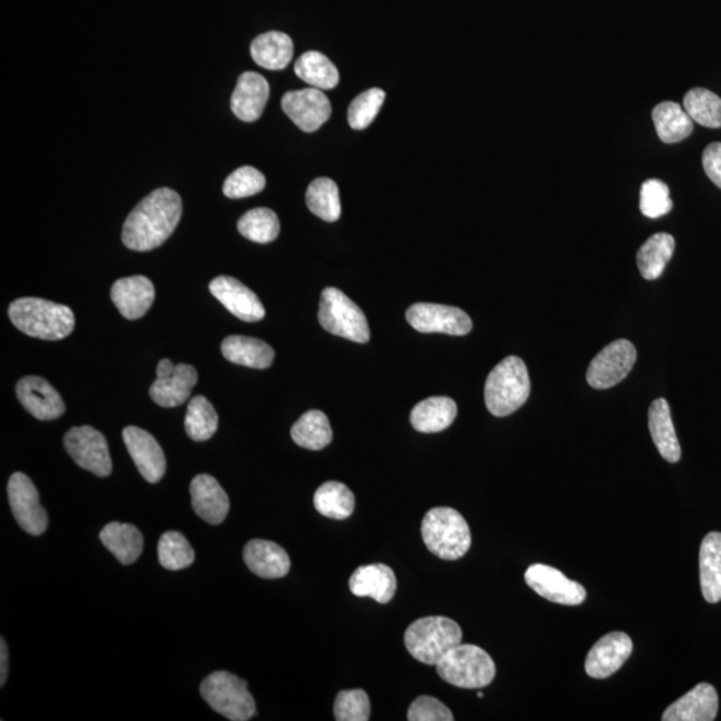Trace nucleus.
Here are the masks:
<instances>
[{"instance_id": "obj_44", "label": "nucleus", "mask_w": 721, "mask_h": 721, "mask_svg": "<svg viewBox=\"0 0 721 721\" xmlns=\"http://www.w3.org/2000/svg\"><path fill=\"white\" fill-rule=\"evenodd\" d=\"M673 208L670 187L660 180H648L643 183L640 191V210L648 218L663 217Z\"/></svg>"}, {"instance_id": "obj_30", "label": "nucleus", "mask_w": 721, "mask_h": 721, "mask_svg": "<svg viewBox=\"0 0 721 721\" xmlns=\"http://www.w3.org/2000/svg\"><path fill=\"white\" fill-rule=\"evenodd\" d=\"M250 54L254 62L266 70H283L292 62L293 40L289 35L270 32L253 40Z\"/></svg>"}, {"instance_id": "obj_41", "label": "nucleus", "mask_w": 721, "mask_h": 721, "mask_svg": "<svg viewBox=\"0 0 721 721\" xmlns=\"http://www.w3.org/2000/svg\"><path fill=\"white\" fill-rule=\"evenodd\" d=\"M158 559L164 570L181 571L194 563L195 553L180 531H167L158 542Z\"/></svg>"}, {"instance_id": "obj_15", "label": "nucleus", "mask_w": 721, "mask_h": 721, "mask_svg": "<svg viewBox=\"0 0 721 721\" xmlns=\"http://www.w3.org/2000/svg\"><path fill=\"white\" fill-rule=\"evenodd\" d=\"M282 110L305 133L317 132L332 114L330 100L318 88L288 91L281 100Z\"/></svg>"}, {"instance_id": "obj_5", "label": "nucleus", "mask_w": 721, "mask_h": 721, "mask_svg": "<svg viewBox=\"0 0 721 721\" xmlns=\"http://www.w3.org/2000/svg\"><path fill=\"white\" fill-rule=\"evenodd\" d=\"M463 640V631L452 619L429 616L418 619L405 632V647L413 658L427 665H437Z\"/></svg>"}, {"instance_id": "obj_38", "label": "nucleus", "mask_w": 721, "mask_h": 721, "mask_svg": "<svg viewBox=\"0 0 721 721\" xmlns=\"http://www.w3.org/2000/svg\"><path fill=\"white\" fill-rule=\"evenodd\" d=\"M684 110L695 123L709 129L721 127V98L707 88H693L685 94Z\"/></svg>"}, {"instance_id": "obj_13", "label": "nucleus", "mask_w": 721, "mask_h": 721, "mask_svg": "<svg viewBox=\"0 0 721 721\" xmlns=\"http://www.w3.org/2000/svg\"><path fill=\"white\" fill-rule=\"evenodd\" d=\"M406 319L419 333L466 335L472 330L471 317L454 306L415 304L407 309Z\"/></svg>"}, {"instance_id": "obj_43", "label": "nucleus", "mask_w": 721, "mask_h": 721, "mask_svg": "<svg viewBox=\"0 0 721 721\" xmlns=\"http://www.w3.org/2000/svg\"><path fill=\"white\" fill-rule=\"evenodd\" d=\"M266 186L265 175L252 167L236 169L223 183V194L228 198L240 199L261 193Z\"/></svg>"}, {"instance_id": "obj_36", "label": "nucleus", "mask_w": 721, "mask_h": 721, "mask_svg": "<svg viewBox=\"0 0 721 721\" xmlns=\"http://www.w3.org/2000/svg\"><path fill=\"white\" fill-rule=\"evenodd\" d=\"M315 506L322 516L333 520H346L352 516L356 498L345 484L328 481L317 489Z\"/></svg>"}, {"instance_id": "obj_47", "label": "nucleus", "mask_w": 721, "mask_h": 721, "mask_svg": "<svg viewBox=\"0 0 721 721\" xmlns=\"http://www.w3.org/2000/svg\"><path fill=\"white\" fill-rule=\"evenodd\" d=\"M702 169H705L708 179L714 185L721 188V144L713 142V144L706 147L702 152Z\"/></svg>"}, {"instance_id": "obj_33", "label": "nucleus", "mask_w": 721, "mask_h": 721, "mask_svg": "<svg viewBox=\"0 0 721 721\" xmlns=\"http://www.w3.org/2000/svg\"><path fill=\"white\" fill-rule=\"evenodd\" d=\"M675 252V239L668 233H658L646 241L637 252L638 270L646 280L652 281L664 273L665 266Z\"/></svg>"}, {"instance_id": "obj_35", "label": "nucleus", "mask_w": 721, "mask_h": 721, "mask_svg": "<svg viewBox=\"0 0 721 721\" xmlns=\"http://www.w3.org/2000/svg\"><path fill=\"white\" fill-rule=\"evenodd\" d=\"M292 439L301 448L321 451L333 440L330 423L321 411H309L292 428Z\"/></svg>"}, {"instance_id": "obj_42", "label": "nucleus", "mask_w": 721, "mask_h": 721, "mask_svg": "<svg viewBox=\"0 0 721 721\" xmlns=\"http://www.w3.org/2000/svg\"><path fill=\"white\" fill-rule=\"evenodd\" d=\"M386 91L381 88H370L353 100L347 109V121L354 130H364L374 123L378 112H380Z\"/></svg>"}, {"instance_id": "obj_29", "label": "nucleus", "mask_w": 721, "mask_h": 721, "mask_svg": "<svg viewBox=\"0 0 721 721\" xmlns=\"http://www.w3.org/2000/svg\"><path fill=\"white\" fill-rule=\"evenodd\" d=\"M457 405L449 398H430L413 407L411 423L421 433H439L454 423Z\"/></svg>"}, {"instance_id": "obj_22", "label": "nucleus", "mask_w": 721, "mask_h": 721, "mask_svg": "<svg viewBox=\"0 0 721 721\" xmlns=\"http://www.w3.org/2000/svg\"><path fill=\"white\" fill-rule=\"evenodd\" d=\"M270 96L268 81L261 74L247 71L240 76L232 97V110L239 120L256 122L261 118Z\"/></svg>"}, {"instance_id": "obj_10", "label": "nucleus", "mask_w": 721, "mask_h": 721, "mask_svg": "<svg viewBox=\"0 0 721 721\" xmlns=\"http://www.w3.org/2000/svg\"><path fill=\"white\" fill-rule=\"evenodd\" d=\"M636 347L628 340H616L602 349L590 363L587 381L599 390L610 389L622 382L634 369Z\"/></svg>"}, {"instance_id": "obj_23", "label": "nucleus", "mask_w": 721, "mask_h": 721, "mask_svg": "<svg viewBox=\"0 0 721 721\" xmlns=\"http://www.w3.org/2000/svg\"><path fill=\"white\" fill-rule=\"evenodd\" d=\"M191 493L192 504L197 516L211 525L223 523L230 510V501L215 477L209 475L194 477Z\"/></svg>"}, {"instance_id": "obj_48", "label": "nucleus", "mask_w": 721, "mask_h": 721, "mask_svg": "<svg viewBox=\"0 0 721 721\" xmlns=\"http://www.w3.org/2000/svg\"><path fill=\"white\" fill-rule=\"evenodd\" d=\"M0 641V687H4L9 673V649L3 637Z\"/></svg>"}, {"instance_id": "obj_17", "label": "nucleus", "mask_w": 721, "mask_h": 721, "mask_svg": "<svg viewBox=\"0 0 721 721\" xmlns=\"http://www.w3.org/2000/svg\"><path fill=\"white\" fill-rule=\"evenodd\" d=\"M634 649L631 637L624 632H612L595 644L585 660V672L594 679H607L616 673Z\"/></svg>"}, {"instance_id": "obj_24", "label": "nucleus", "mask_w": 721, "mask_h": 721, "mask_svg": "<svg viewBox=\"0 0 721 721\" xmlns=\"http://www.w3.org/2000/svg\"><path fill=\"white\" fill-rule=\"evenodd\" d=\"M349 588L354 596L370 597L380 604H388L398 589V578L386 564L364 565L353 573Z\"/></svg>"}, {"instance_id": "obj_27", "label": "nucleus", "mask_w": 721, "mask_h": 721, "mask_svg": "<svg viewBox=\"0 0 721 721\" xmlns=\"http://www.w3.org/2000/svg\"><path fill=\"white\" fill-rule=\"evenodd\" d=\"M649 431L652 440L658 448L661 457L668 463H677L682 457V448H680L675 427H673L670 405L667 400H655L649 407Z\"/></svg>"}, {"instance_id": "obj_4", "label": "nucleus", "mask_w": 721, "mask_h": 721, "mask_svg": "<svg viewBox=\"0 0 721 721\" xmlns=\"http://www.w3.org/2000/svg\"><path fill=\"white\" fill-rule=\"evenodd\" d=\"M425 546L442 560H459L469 551L472 536L468 523L452 508H433L423 520Z\"/></svg>"}, {"instance_id": "obj_7", "label": "nucleus", "mask_w": 721, "mask_h": 721, "mask_svg": "<svg viewBox=\"0 0 721 721\" xmlns=\"http://www.w3.org/2000/svg\"><path fill=\"white\" fill-rule=\"evenodd\" d=\"M200 695L216 712L229 720L247 721L256 714V701L247 683L233 673H211L200 684Z\"/></svg>"}, {"instance_id": "obj_31", "label": "nucleus", "mask_w": 721, "mask_h": 721, "mask_svg": "<svg viewBox=\"0 0 721 721\" xmlns=\"http://www.w3.org/2000/svg\"><path fill=\"white\" fill-rule=\"evenodd\" d=\"M700 584L702 597L711 604L721 601V534L711 531L700 547Z\"/></svg>"}, {"instance_id": "obj_19", "label": "nucleus", "mask_w": 721, "mask_h": 721, "mask_svg": "<svg viewBox=\"0 0 721 721\" xmlns=\"http://www.w3.org/2000/svg\"><path fill=\"white\" fill-rule=\"evenodd\" d=\"M16 395L29 415L40 421L57 419L66 411L61 394L42 377L22 378L16 386Z\"/></svg>"}, {"instance_id": "obj_46", "label": "nucleus", "mask_w": 721, "mask_h": 721, "mask_svg": "<svg viewBox=\"0 0 721 721\" xmlns=\"http://www.w3.org/2000/svg\"><path fill=\"white\" fill-rule=\"evenodd\" d=\"M410 721H453L454 717L444 702L436 697L419 696L412 702L407 711Z\"/></svg>"}, {"instance_id": "obj_14", "label": "nucleus", "mask_w": 721, "mask_h": 721, "mask_svg": "<svg viewBox=\"0 0 721 721\" xmlns=\"http://www.w3.org/2000/svg\"><path fill=\"white\" fill-rule=\"evenodd\" d=\"M525 582L537 595L555 604L576 607L587 599V590L582 584L570 581L563 572L553 566L530 565L525 572Z\"/></svg>"}, {"instance_id": "obj_1", "label": "nucleus", "mask_w": 721, "mask_h": 721, "mask_svg": "<svg viewBox=\"0 0 721 721\" xmlns=\"http://www.w3.org/2000/svg\"><path fill=\"white\" fill-rule=\"evenodd\" d=\"M181 217L180 194L168 187L157 188L130 212L123 224V244L135 252L156 249L174 233Z\"/></svg>"}, {"instance_id": "obj_26", "label": "nucleus", "mask_w": 721, "mask_h": 721, "mask_svg": "<svg viewBox=\"0 0 721 721\" xmlns=\"http://www.w3.org/2000/svg\"><path fill=\"white\" fill-rule=\"evenodd\" d=\"M223 357L235 365L253 369H268L273 364V347L262 340L245 335H230L222 342Z\"/></svg>"}, {"instance_id": "obj_16", "label": "nucleus", "mask_w": 721, "mask_h": 721, "mask_svg": "<svg viewBox=\"0 0 721 721\" xmlns=\"http://www.w3.org/2000/svg\"><path fill=\"white\" fill-rule=\"evenodd\" d=\"M130 456L147 482L157 484L162 480L167 473V457L158 441L144 429L127 427L123 430Z\"/></svg>"}, {"instance_id": "obj_9", "label": "nucleus", "mask_w": 721, "mask_h": 721, "mask_svg": "<svg viewBox=\"0 0 721 721\" xmlns=\"http://www.w3.org/2000/svg\"><path fill=\"white\" fill-rule=\"evenodd\" d=\"M70 457L82 469L91 472L98 477H108L112 471L108 440L97 429L91 427L71 428L63 440Z\"/></svg>"}, {"instance_id": "obj_28", "label": "nucleus", "mask_w": 721, "mask_h": 721, "mask_svg": "<svg viewBox=\"0 0 721 721\" xmlns=\"http://www.w3.org/2000/svg\"><path fill=\"white\" fill-rule=\"evenodd\" d=\"M99 539L123 565L135 563L144 551V536L132 524L109 523L100 530Z\"/></svg>"}, {"instance_id": "obj_20", "label": "nucleus", "mask_w": 721, "mask_h": 721, "mask_svg": "<svg viewBox=\"0 0 721 721\" xmlns=\"http://www.w3.org/2000/svg\"><path fill=\"white\" fill-rule=\"evenodd\" d=\"M111 300L121 315L133 321L150 310L156 300V288L145 276L121 278L111 288Z\"/></svg>"}, {"instance_id": "obj_49", "label": "nucleus", "mask_w": 721, "mask_h": 721, "mask_svg": "<svg viewBox=\"0 0 721 721\" xmlns=\"http://www.w3.org/2000/svg\"><path fill=\"white\" fill-rule=\"evenodd\" d=\"M477 696H478V699H482L484 694H482V693H478Z\"/></svg>"}, {"instance_id": "obj_18", "label": "nucleus", "mask_w": 721, "mask_h": 721, "mask_svg": "<svg viewBox=\"0 0 721 721\" xmlns=\"http://www.w3.org/2000/svg\"><path fill=\"white\" fill-rule=\"evenodd\" d=\"M209 289L211 294L242 321L257 322L265 317V307L257 294L235 278L217 277L210 282Z\"/></svg>"}, {"instance_id": "obj_11", "label": "nucleus", "mask_w": 721, "mask_h": 721, "mask_svg": "<svg viewBox=\"0 0 721 721\" xmlns=\"http://www.w3.org/2000/svg\"><path fill=\"white\" fill-rule=\"evenodd\" d=\"M8 492L11 511L20 527L32 536L44 535L49 516L40 505L38 489L29 477L20 472L14 473L10 477Z\"/></svg>"}, {"instance_id": "obj_3", "label": "nucleus", "mask_w": 721, "mask_h": 721, "mask_svg": "<svg viewBox=\"0 0 721 721\" xmlns=\"http://www.w3.org/2000/svg\"><path fill=\"white\" fill-rule=\"evenodd\" d=\"M530 394L527 365L518 357H506L490 371L486 382V405L496 417H506L522 407Z\"/></svg>"}, {"instance_id": "obj_25", "label": "nucleus", "mask_w": 721, "mask_h": 721, "mask_svg": "<svg viewBox=\"0 0 721 721\" xmlns=\"http://www.w3.org/2000/svg\"><path fill=\"white\" fill-rule=\"evenodd\" d=\"M247 569L262 578L285 577L291 571V559L285 549L268 540H252L244 549Z\"/></svg>"}, {"instance_id": "obj_12", "label": "nucleus", "mask_w": 721, "mask_h": 721, "mask_svg": "<svg viewBox=\"0 0 721 721\" xmlns=\"http://www.w3.org/2000/svg\"><path fill=\"white\" fill-rule=\"evenodd\" d=\"M198 371L192 365H174L170 359L159 361L157 380L150 388L154 403L162 407H175L185 404L192 389L197 386Z\"/></svg>"}, {"instance_id": "obj_39", "label": "nucleus", "mask_w": 721, "mask_h": 721, "mask_svg": "<svg viewBox=\"0 0 721 721\" xmlns=\"http://www.w3.org/2000/svg\"><path fill=\"white\" fill-rule=\"evenodd\" d=\"M186 433L193 441L211 439L218 429V415L215 406L204 395H195L188 403L185 417Z\"/></svg>"}, {"instance_id": "obj_45", "label": "nucleus", "mask_w": 721, "mask_h": 721, "mask_svg": "<svg viewBox=\"0 0 721 721\" xmlns=\"http://www.w3.org/2000/svg\"><path fill=\"white\" fill-rule=\"evenodd\" d=\"M370 711L369 696L363 689L341 691L335 697L337 721H368Z\"/></svg>"}, {"instance_id": "obj_37", "label": "nucleus", "mask_w": 721, "mask_h": 721, "mask_svg": "<svg viewBox=\"0 0 721 721\" xmlns=\"http://www.w3.org/2000/svg\"><path fill=\"white\" fill-rule=\"evenodd\" d=\"M307 208L313 215L327 222H335L341 217L339 186L333 180L317 179L306 192Z\"/></svg>"}, {"instance_id": "obj_32", "label": "nucleus", "mask_w": 721, "mask_h": 721, "mask_svg": "<svg viewBox=\"0 0 721 721\" xmlns=\"http://www.w3.org/2000/svg\"><path fill=\"white\" fill-rule=\"evenodd\" d=\"M652 120L659 138L668 145L677 144L694 132V121L676 102H661L656 106Z\"/></svg>"}, {"instance_id": "obj_34", "label": "nucleus", "mask_w": 721, "mask_h": 721, "mask_svg": "<svg viewBox=\"0 0 721 721\" xmlns=\"http://www.w3.org/2000/svg\"><path fill=\"white\" fill-rule=\"evenodd\" d=\"M294 71L300 80L318 90H332L340 84L339 70L334 63L318 51H307L301 56Z\"/></svg>"}, {"instance_id": "obj_40", "label": "nucleus", "mask_w": 721, "mask_h": 721, "mask_svg": "<svg viewBox=\"0 0 721 721\" xmlns=\"http://www.w3.org/2000/svg\"><path fill=\"white\" fill-rule=\"evenodd\" d=\"M280 220L273 210L257 208L245 212L239 221V232L257 244H269L280 234Z\"/></svg>"}, {"instance_id": "obj_6", "label": "nucleus", "mask_w": 721, "mask_h": 721, "mask_svg": "<svg viewBox=\"0 0 721 721\" xmlns=\"http://www.w3.org/2000/svg\"><path fill=\"white\" fill-rule=\"evenodd\" d=\"M436 668L444 682L459 688H484L492 683L496 676L493 659L482 648L473 644H459Z\"/></svg>"}, {"instance_id": "obj_21", "label": "nucleus", "mask_w": 721, "mask_h": 721, "mask_svg": "<svg viewBox=\"0 0 721 721\" xmlns=\"http://www.w3.org/2000/svg\"><path fill=\"white\" fill-rule=\"evenodd\" d=\"M719 712V696L711 684L700 683L672 702L663 713L664 721H712Z\"/></svg>"}, {"instance_id": "obj_8", "label": "nucleus", "mask_w": 721, "mask_h": 721, "mask_svg": "<svg viewBox=\"0 0 721 721\" xmlns=\"http://www.w3.org/2000/svg\"><path fill=\"white\" fill-rule=\"evenodd\" d=\"M318 319L327 332L342 339L366 344L370 340L368 319L359 306L335 288H327L321 294Z\"/></svg>"}, {"instance_id": "obj_2", "label": "nucleus", "mask_w": 721, "mask_h": 721, "mask_svg": "<svg viewBox=\"0 0 721 721\" xmlns=\"http://www.w3.org/2000/svg\"><path fill=\"white\" fill-rule=\"evenodd\" d=\"M16 329L35 339L58 341L73 333L75 317L69 306L42 298H20L9 307Z\"/></svg>"}]
</instances>
